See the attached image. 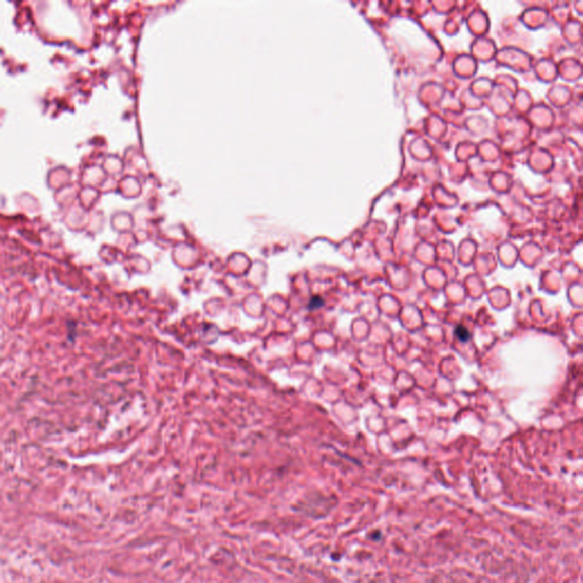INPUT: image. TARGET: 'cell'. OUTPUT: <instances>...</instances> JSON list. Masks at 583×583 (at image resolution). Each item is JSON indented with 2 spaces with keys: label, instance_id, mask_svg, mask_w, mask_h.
Returning <instances> with one entry per match:
<instances>
[{
  "label": "cell",
  "instance_id": "obj_1",
  "mask_svg": "<svg viewBox=\"0 0 583 583\" xmlns=\"http://www.w3.org/2000/svg\"><path fill=\"white\" fill-rule=\"evenodd\" d=\"M455 336H456L457 340L460 341V342H463V343L468 342V341L471 340V333H469V330L467 329V327L461 326V325H459V326L456 327V329H455Z\"/></svg>",
  "mask_w": 583,
  "mask_h": 583
},
{
  "label": "cell",
  "instance_id": "obj_2",
  "mask_svg": "<svg viewBox=\"0 0 583 583\" xmlns=\"http://www.w3.org/2000/svg\"><path fill=\"white\" fill-rule=\"evenodd\" d=\"M323 304H324L323 298H320V297L316 296V297H313V298H312L311 302H310V304H309V308H310V309H317V308H320V307H322V306H323Z\"/></svg>",
  "mask_w": 583,
  "mask_h": 583
}]
</instances>
